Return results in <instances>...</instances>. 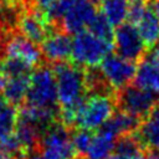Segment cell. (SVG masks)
I'll use <instances>...</instances> for the list:
<instances>
[{
  "label": "cell",
  "mask_w": 159,
  "mask_h": 159,
  "mask_svg": "<svg viewBox=\"0 0 159 159\" xmlns=\"http://www.w3.org/2000/svg\"><path fill=\"white\" fill-rule=\"evenodd\" d=\"M87 31L94 35L96 37L101 39L106 43L114 47V31L111 22L107 20V17L99 11L96 14L93 20L89 22Z\"/></svg>",
  "instance_id": "20"
},
{
  "label": "cell",
  "mask_w": 159,
  "mask_h": 159,
  "mask_svg": "<svg viewBox=\"0 0 159 159\" xmlns=\"http://www.w3.org/2000/svg\"><path fill=\"white\" fill-rule=\"evenodd\" d=\"M71 137H72V143H73V147H75L77 154L86 157L89 150V147L92 144V140L94 138V133L92 130L75 128V129H72Z\"/></svg>",
  "instance_id": "21"
},
{
  "label": "cell",
  "mask_w": 159,
  "mask_h": 159,
  "mask_svg": "<svg viewBox=\"0 0 159 159\" xmlns=\"http://www.w3.org/2000/svg\"><path fill=\"white\" fill-rule=\"evenodd\" d=\"M71 159H87V157H83V155H76V157H73V158H71Z\"/></svg>",
  "instance_id": "29"
},
{
  "label": "cell",
  "mask_w": 159,
  "mask_h": 159,
  "mask_svg": "<svg viewBox=\"0 0 159 159\" xmlns=\"http://www.w3.org/2000/svg\"><path fill=\"white\" fill-rule=\"evenodd\" d=\"M147 10H148V0H132L128 6L127 22L135 26Z\"/></svg>",
  "instance_id": "22"
},
{
  "label": "cell",
  "mask_w": 159,
  "mask_h": 159,
  "mask_svg": "<svg viewBox=\"0 0 159 159\" xmlns=\"http://www.w3.org/2000/svg\"><path fill=\"white\" fill-rule=\"evenodd\" d=\"M159 102V94L143 89L134 83L119 89L116 93L117 109L124 111L143 119Z\"/></svg>",
  "instance_id": "6"
},
{
  "label": "cell",
  "mask_w": 159,
  "mask_h": 159,
  "mask_svg": "<svg viewBox=\"0 0 159 159\" xmlns=\"http://www.w3.org/2000/svg\"><path fill=\"white\" fill-rule=\"evenodd\" d=\"M30 80H31V75L9 78L4 91L1 93L4 96V99L7 101L9 103L14 104V106H19V107L22 106L26 101V94L29 91Z\"/></svg>",
  "instance_id": "17"
},
{
  "label": "cell",
  "mask_w": 159,
  "mask_h": 159,
  "mask_svg": "<svg viewBox=\"0 0 159 159\" xmlns=\"http://www.w3.org/2000/svg\"><path fill=\"white\" fill-rule=\"evenodd\" d=\"M133 83L143 89L159 94V65L145 55L137 66Z\"/></svg>",
  "instance_id": "14"
},
{
  "label": "cell",
  "mask_w": 159,
  "mask_h": 159,
  "mask_svg": "<svg viewBox=\"0 0 159 159\" xmlns=\"http://www.w3.org/2000/svg\"><path fill=\"white\" fill-rule=\"evenodd\" d=\"M16 123H17L16 106L0 98V144L15 133Z\"/></svg>",
  "instance_id": "19"
},
{
  "label": "cell",
  "mask_w": 159,
  "mask_h": 159,
  "mask_svg": "<svg viewBox=\"0 0 159 159\" xmlns=\"http://www.w3.org/2000/svg\"><path fill=\"white\" fill-rule=\"evenodd\" d=\"M97 12V6L91 0H80L65 14L61 22V30L75 35L84 31Z\"/></svg>",
  "instance_id": "12"
},
{
  "label": "cell",
  "mask_w": 159,
  "mask_h": 159,
  "mask_svg": "<svg viewBox=\"0 0 159 159\" xmlns=\"http://www.w3.org/2000/svg\"><path fill=\"white\" fill-rule=\"evenodd\" d=\"M116 108V96L89 94L80 107L76 127L93 132L112 118Z\"/></svg>",
  "instance_id": "3"
},
{
  "label": "cell",
  "mask_w": 159,
  "mask_h": 159,
  "mask_svg": "<svg viewBox=\"0 0 159 159\" xmlns=\"http://www.w3.org/2000/svg\"><path fill=\"white\" fill-rule=\"evenodd\" d=\"M0 159H12L2 148H0Z\"/></svg>",
  "instance_id": "28"
},
{
  "label": "cell",
  "mask_w": 159,
  "mask_h": 159,
  "mask_svg": "<svg viewBox=\"0 0 159 159\" xmlns=\"http://www.w3.org/2000/svg\"><path fill=\"white\" fill-rule=\"evenodd\" d=\"M133 134L145 150L159 152V102L142 119L140 125Z\"/></svg>",
  "instance_id": "13"
},
{
  "label": "cell",
  "mask_w": 159,
  "mask_h": 159,
  "mask_svg": "<svg viewBox=\"0 0 159 159\" xmlns=\"http://www.w3.org/2000/svg\"><path fill=\"white\" fill-rule=\"evenodd\" d=\"M135 27L148 50H152L159 43V16L149 7V4L148 10L144 12Z\"/></svg>",
  "instance_id": "16"
},
{
  "label": "cell",
  "mask_w": 159,
  "mask_h": 159,
  "mask_svg": "<svg viewBox=\"0 0 159 159\" xmlns=\"http://www.w3.org/2000/svg\"><path fill=\"white\" fill-rule=\"evenodd\" d=\"M57 82L60 109L78 114L80 107L88 96L86 84V68L71 62H57L52 66Z\"/></svg>",
  "instance_id": "1"
},
{
  "label": "cell",
  "mask_w": 159,
  "mask_h": 159,
  "mask_svg": "<svg viewBox=\"0 0 159 159\" xmlns=\"http://www.w3.org/2000/svg\"><path fill=\"white\" fill-rule=\"evenodd\" d=\"M16 30L21 32L25 37L32 41L36 45H41L43 40L53 31L57 30L51 25V22L43 16L40 11H37L32 5L25 6L17 17Z\"/></svg>",
  "instance_id": "10"
},
{
  "label": "cell",
  "mask_w": 159,
  "mask_h": 159,
  "mask_svg": "<svg viewBox=\"0 0 159 159\" xmlns=\"http://www.w3.org/2000/svg\"><path fill=\"white\" fill-rule=\"evenodd\" d=\"M99 68L106 81L116 92L130 84L137 73L135 62L128 61L114 52H111L104 57Z\"/></svg>",
  "instance_id": "9"
},
{
  "label": "cell",
  "mask_w": 159,
  "mask_h": 159,
  "mask_svg": "<svg viewBox=\"0 0 159 159\" xmlns=\"http://www.w3.org/2000/svg\"><path fill=\"white\" fill-rule=\"evenodd\" d=\"M45 62L57 63L71 61L72 40L63 30H53L40 45Z\"/></svg>",
  "instance_id": "11"
},
{
  "label": "cell",
  "mask_w": 159,
  "mask_h": 159,
  "mask_svg": "<svg viewBox=\"0 0 159 159\" xmlns=\"http://www.w3.org/2000/svg\"><path fill=\"white\" fill-rule=\"evenodd\" d=\"M149 7L159 16V0H148Z\"/></svg>",
  "instance_id": "25"
},
{
  "label": "cell",
  "mask_w": 159,
  "mask_h": 159,
  "mask_svg": "<svg viewBox=\"0 0 159 159\" xmlns=\"http://www.w3.org/2000/svg\"><path fill=\"white\" fill-rule=\"evenodd\" d=\"M117 139L118 137H116L113 133L103 127H99L94 133V138L86 155L87 159H107L114 150Z\"/></svg>",
  "instance_id": "15"
},
{
  "label": "cell",
  "mask_w": 159,
  "mask_h": 159,
  "mask_svg": "<svg viewBox=\"0 0 159 159\" xmlns=\"http://www.w3.org/2000/svg\"><path fill=\"white\" fill-rule=\"evenodd\" d=\"M25 103L35 107L60 111L57 82L51 66L43 63L34 70Z\"/></svg>",
  "instance_id": "2"
},
{
  "label": "cell",
  "mask_w": 159,
  "mask_h": 159,
  "mask_svg": "<svg viewBox=\"0 0 159 159\" xmlns=\"http://www.w3.org/2000/svg\"><path fill=\"white\" fill-rule=\"evenodd\" d=\"M113 50V46L84 30L76 34L73 37L71 60L83 68L98 67L104 57Z\"/></svg>",
  "instance_id": "4"
},
{
  "label": "cell",
  "mask_w": 159,
  "mask_h": 159,
  "mask_svg": "<svg viewBox=\"0 0 159 159\" xmlns=\"http://www.w3.org/2000/svg\"><path fill=\"white\" fill-rule=\"evenodd\" d=\"M71 134L72 129L57 120L42 135L36 150L40 152L43 159H71L78 155Z\"/></svg>",
  "instance_id": "5"
},
{
  "label": "cell",
  "mask_w": 159,
  "mask_h": 159,
  "mask_svg": "<svg viewBox=\"0 0 159 159\" xmlns=\"http://www.w3.org/2000/svg\"><path fill=\"white\" fill-rule=\"evenodd\" d=\"M2 56L21 60L34 68L45 63L40 46L30 41L17 30L7 31L2 40L0 45V57Z\"/></svg>",
  "instance_id": "7"
},
{
  "label": "cell",
  "mask_w": 159,
  "mask_h": 159,
  "mask_svg": "<svg viewBox=\"0 0 159 159\" xmlns=\"http://www.w3.org/2000/svg\"><path fill=\"white\" fill-rule=\"evenodd\" d=\"M147 56L150 57L154 62H157V63L159 65V43H158L155 47H153V48L150 50V52L147 53Z\"/></svg>",
  "instance_id": "24"
},
{
  "label": "cell",
  "mask_w": 159,
  "mask_h": 159,
  "mask_svg": "<svg viewBox=\"0 0 159 159\" xmlns=\"http://www.w3.org/2000/svg\"><path fill=\"white\" fill-rule=\"evenodd\" d=\"M147 159H159V152L158 150H145Z\"/></svg>",
  "instance_id": "26"
},
{
  "label": "cell",
  "mask_w": 159,
  "mask_h": 159,
  "mask_svg": "<svg viewBox=\"0 0 159 159\" xmlns=\"http://www.w3.org/2000/svg\"><path fill=\"white\" fill-rule=\"evenodd\" d=\"M107 159H147V155H145V150H143L135 155H123V154L114 153V154H111Z\"/></svg>",
  "instance_id": "23"
},
{
  "label": "cell",
  "mask_w": 159,
  "mask_h": 159,
  "mask_svg": "<svg viewBox=\"0 0 159 159\" xmlns=\"http://www.w3.org/2000/svg\"><path fill=\"white\" fill-rule=\"evenodd\" d=\"M6 34H7V30H6V27L2 25V22L0 21V45H1V42H2V40L5 39V36H6Z\"/></svg>",
  "instance_id": "27"
},
{
  "label": "cell",
  "mask_w": 159,
  "mask_h": 159,
  "mask_svg": "<svg viewBox=\"0 0 159 159\" xmlns=\"http://www.w3.org/2000/svg\"><path fill=\"white\" fill-rule=\"evenodd\" d=\"M128 6V0H102L99 4V10L112 26L118 27L127 20Z\"/></svg>",
  "instance_id": "18"
},
{
  "label": "cell",
  "mask_w": 159,
  "mask_h": 159,
  "mask_svg": "<svg viewBox=\"0 0 159 159\" xmlns=\"http://www.w3.org/2000/svg\"><path fill=\"white\" fill-rule=\"evenodd\" d=\"M91 1H92L93 4H96V5H97V4H101V2H102V0H91Z\"/></svg>",
  "instance_id": "30"
},
{
  "label": "cell",
  "mask_w": 159,
  "mask_h": 159,
  "mask_svg": "<svg viewBox=\"0 0 159 159\" xmlns=\"http://www.w3.org/2000/svg\"><path fill=\"white\" fill-rule=\"evenodd\" d=\"M147 50L148 48L134 25L124 22L116 29L114 51L118 56L132 62H140L147 55Z\"/></svg>",
  "instance_id": "8"
}]
</instances>
